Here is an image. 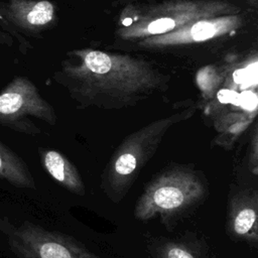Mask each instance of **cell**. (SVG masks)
Listing matches in <instances>:
<instances>
[{"mask_svg":"<svg viewBox=\"0 0 258 258\" xmlns=\"http://www.w3.org/2000/svg\"><path fill=\"white\" fill-rule=\"evenodd\" d=\"M55 80L80 108L120 110L166 91L170 77L140 57L81 48L67 53Z\"/></svg>","mask_w":258,"mask_h":258,"instance_id":"1","label":"cell"},{"mask_svg":"<svg viewBox=\"0 0 258 258\" xmlns=\"http://www.w3.org/2000/svg\"><path fill=\"white\" fill-rule=\"evenodd\" d=\"M209 192L205 174L190 164H170L152 177L134 208L142 222L159 218L169 228L174 221L202 204Z\"/></svg>","mask_w":258,"mask_h":258,"instance_id":"2","label":"cell"},{"mask_svg":"<svg viewBox=\"0 0 258 258\" xmlns=\"http://www.w3.org/2000/svg\"><path fill=\"white\" fill-rule=\"evenodd\" d=\"M196 110L195 106H190L154 120L123 139L101 176V188L111 202L119 203L125 198L169 129L191 118Z\"/></svg>","mask_w":258,"mask_h":258,"instance_id":"3","label":"cell"},{"mask_svg":"<svg viewBox=\"0 0 258 258\" xmlns=\"http://www.w3.org/2000/svg\"><path fill=\"white\" fill-rule=\"evenodd\" d=\"M125 6L115 34L131 42L171 32L195 20L242 13V8L225 0H166L138 9Z\"/></svg>","mask_w":258,"mask_h":258,"instance_id":"4","label":"cell"},{"mask_svg":"<svg viewBox=\"0 0 258 258\" xmlns=\"http://www.w3.org/2000/svg\"><path fill=\"white\" fill-rule=\"evenodd\" d=\"M0 230L18 258H101L73 237L31 222L15 226L0 219Z\"/></svg>","mask_w":258,"mask_h":258,"instance_id":"5","label":"cell"},{"mask_svg":"<svg viewBox=\"0 0 258 258\" xmlns=\"http://www.w3.org/2000/svg\"><path fill=\"white\" fill-rule=\"evenodd\" d=\"M40 119L53 126L57 117L53 107L24 77L14 78L0 93V125L19 133L38 135L41 130L29 119Z\"/></svg>","mask_w":258,"mask_h":258,"instance_id":"6","label":"cell"},{"mask_svg":"<svg viewBox=\"0 0 258 258\" xmlns=\"http://www.w3.org/2000/svg\"><path fill=\"white\" fill-rule=\"evenodd\" d=\"M243 13L208 17L191 21L171 32L136 41V47L161 50L213 40L235 32L245 24Z\"/></svg>","mask_w":258,"mask_h":258,"instance_id":"7","label":"cell"},{"mask_svg":"<svg viewBox=\"0 0 258 258\" xmlns=\"http://www.w3.org/2000/svg\"><path fill=\"white\" fill-rule=\"evenodd\" d=\"M226 233L232 241L258 245V191L250 186L231 187L227 202Z\"/></svg>","mask_w":258,"mask_h":258,"instance_id":"8","label":"cell"},{"mask_svg":"<svg viewBox=\"0 0 258 258\" xmlns=\"http://www.w3.org/2000/svg\"><path fill=\"white\" fill-rule=\"evenodd\" d=\"M5 17L26 33H37L56 20L55 5L48 0H7L2 6Z\"/></svg>","mask_w":258,"mask_h":258,"instance_id":"9","label":"cell"},{"mask_svg":"<svg viewBox=\"0 0 258 258\" xmlns=\"http://www.w3.org/2000/svg\"><path fill=\"white\" fill-rule=\"evenodd\" d=\"M38 152L43 168L58 184L75 195L85 196L83 178L75 164L66 155L50 148H38Z\"/></svg>","mask_w":258,"mask_h":258,"instance_id":"10","label":"cell"},{"mask_svg":"<svg viewBox=\"0 0 258 258\" xmlns=\"http://www.w3.org/2000/svg\"><path fill=\"white\" fill-rule=\"evenodd\" d=\"M255 117L256 111L253 113L226 111L216 114L213 118V127L216 135L213 138L212 145L231 150L236 141L254 122Z\"/></svg>","mask_w":258,"mask_h":258,"instance_id":"11","label":"cell"},{"mask_svg":"<svg viewBox=\"0 0 258 258\" xmlns=\"http://www.w3.org/2000/svg\"><path fill=\"white\" fill-rule=\"evenodd\" d=\"M0 178L21 188H35L34 178L25 162L0 141Z\"/></svg>","mask_w":258,"mask_h":258,"instance_id":"12","label":"cell"},{"mask_svg":"<svg viewBox=\"0 0 258 258\" xmlns=\"http://www.w3.org/2000/svg\"><path fill=\"white\" fill-rule=\"evenodd\" d=\"M152 258H205L202 247L185 239H161L150 245Z\"/></svg>","mask_w":258,"mask_h":258,"instance_id":"13","label":"cell"},{"mask_svg":"<svg viewBox=\"0 0 258 258\" xmlns=\"http://www.w3.org/2000/svg\"><path fill=\"white\" fill-rule=\"evenodd\" d=\"M222 79L216 72H202L198 76V86L200 88L202 97L205 101H211L220 86Z\"/></svg>","mask_w":258,"mask_h":258,"instance_id":"14","label":"cell"},{"mask_svg":"<svg viewBox=\"0 0 258 258\" xmlns=\"http://www.w3.org/2000/svg\"><path fill=\"white\" fill-rule=\"evenodd\" d=\"M248 166L253 174L258 173V127L253 125L248 148Z\"/></svg>","mask_w":258,"mask_h":258,"instance_id":"15","label":"cell"},{"mask_svg":"<svg viewBox=\"0 0 258 258\" xmlns=\"http://www.w3.org/2000/svg\"><path fill=\"white\" fill-rule=\"evenodd\" d=\"M134 1H136V0H119L117 2V4L118 5H127V4H130V3L134 2Z\"/></svg>","mask_w":258,"mask_h":258,"instance_id":"16","label":"cell"},{"mask_svg":"<svg viewBox=\"0 0 258 258\" xmlns=\"http://www.w3.org/2000/svg\"><path fill=\"white\" fill-rule=\"evenodd\" d=\"M77 1H83V0H77Z\"/></svg>","mask_w":258,"mask_h":258,"instance_id":"17","label":"cell"}]
</instances>
